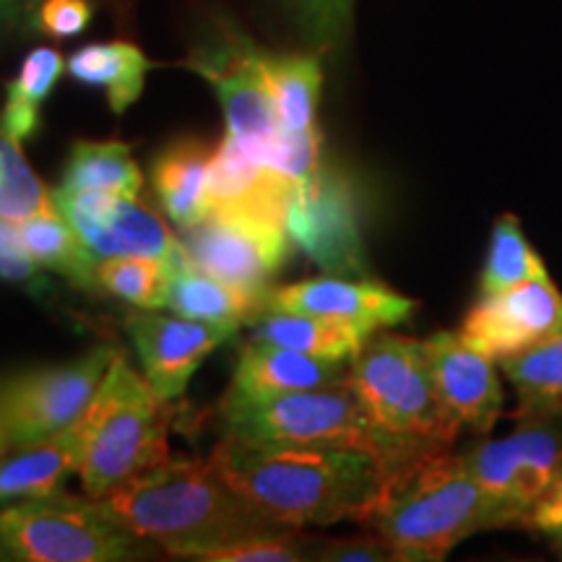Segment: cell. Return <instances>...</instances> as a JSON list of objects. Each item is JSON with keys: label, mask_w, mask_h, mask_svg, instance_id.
<instances>
[{"label": "cell", "mask_w": 562, "mask_h": 562, "mask_svg": "<svg viewBox=\"0 0 562 562\" xmlns=\"http://www.w3.org/2000/svg\"><path fill=\"white\" fill-rule=\"evenodd\" d=\"M100 503L131 533L188 560L224 544L292 531L237 495L211 459H167Z\"/></svg>", "instance_id": "cell-1"}, {"label": "cell", "mask_w": 562, "mask_h": 562, "mask_svg": "<svg viewBox=\"0 0 562 562\" xmlns=\"http://www.w3.org/2000/svg\"><path fill=\"white\" fill-rule=\"evenodd\" d=\"M209 459L237 495L290 529L357 521L381 480L375 459L334 448L224 438Z\"/></svg>", "instance_id": "cell-2"}, {"label": "cell", "mask_w": 562, "mask_h": 562, "mask_svg": "<svg viewBox=\"0 0 562 562\" xmlns=\"http://www.w3.org/2000/svg\"><path fill=\"white\" fill-rule=\"evenodd\" d=\"M357 524L381 537L396 562L442 560L472 533L497 529L487 495L451 448H422L383 469Z\"/></svg>", "instance_id": "cell-3"}, {"label": "cell", "mask_w": 562, "mask_h": 562, "mask_svg": "<svg viewBox=\"0 0 562 562\" xmlns=\"http://www.w3.org/2000/svg\"><path fill=\"white\" fill-rule=\"evenodd\" d=\"M224 438L258 442V446L286 448H334L357 451L389 469L406 456L422 451L372 422L364 404L349 381L313 391L277 393V396L248 398L229 393L220 404Z\"/></svg>", "instance_id": "cell-4"}, {"label": "cell", "mask_w": 562, "mask_h": 562, "mask_svg": "<svg viewBox=\"0 0 562 562\" xmlns=\"http://www.w3.org/2000/svg\"><path fill=\"white\" fill-rule=\"evenodd\" d=\"M170 402H161L144 375L117 351L83 427L81 487L102 501L170 459Z\"/></svg>", "instance_id": "cell-5"}, {"label": "cell", "mask_w": 562, "mask_h": 562, "mask_svg": "<svg viewBox=\"0 0 562 562\" xmlns=\"http://www.w3.org/2000/svg\"><path fill=\"white\" fill-rule=\"evenodd\" d=\"M349 383L378 427L422 448H451L461 425L442 404L425 341L372 334L349 360Z\"/></svg>", "instance_id": "cell-6"}, {"label": "cell", "mask_w": 562, "mask_h": 562, "mask_svg": "<svg viewBox=\"0 0 562 562\" xmlns=\"http://www.w3.org/2000/svg\"><path fill=\"white\" fill-rule=\"evenodd\" d=\"M0 533L21 562H121L146 558L149 550L100 501L63 490L3 505Z\"/></svg>", "instance_id": "cell-7"}, {"label": "cell", "mask_w": 562, "mask_h": 562, "mask_svg": "<svg viewBox=\"0 0 562 562\" xmlns=\"http://www.w3.org/2000/svg\"><path fill=\"white\" fill-rule=\"evenodd\" d=\"M461 459L487 495L497 529H526L533 505L562 469V427L558 419H524L505 438L469 446Z\"/></svg>", "instance_id": "cell-8"}, {"label": "cell", "mask_w": 562, "mask_h": 562, "mask_svg": "<svg viewBox=\"0 0 562 562\" xmlns=\"http://www.w3.org/2000/svg\"><path fill=\"white\" fill-rule=\"evenodd\" d=\"M117 351L94 347L79 360L0 381V409L13 448L53 438L87 417Z\"/></svg>", "instance_id": "cell-9"}, {"label": "cell", "mask_w": 562, "mask_h": 562, "mask_svg": "<svg viewBox=\"0 0 562 562\" xmlns=\"http://www.w3.org/2000/svg\"><path fill=\"white\" fill-rule=\"evenodd\" d=\"M180 243L201 271L269 297L271 279L290 256L292 240L284 224L209 209L193 227L182 229Z\"/></svg>", "instance_id": "cell-10"}, {"label": "cell", "mask_w": 562, "mask_h": 562, "mask_svg": "<svg viewBox=\"0 0 562 562\" xmlns=\"http://www.w3.org/2000/svg\"><path fill=\"white\" fill-rule=\"evenodd\" d=\"M186 66L211 83L227 117V136L266 161L279 138L266 55L240 34L199 47Z\"/></svg>", "instance_id": "cell-11"}, {"label": "cell", "mask_w": 562, "mask_h": 562, "mask_svg": "<svg viewBox=\"0 0 562 562\" xmlns=\"http://www.w3.org/2000/svg\"><path fill=\"white\" fill-rule=\"evenodd\" d=\"M55 206L79 232L94 258L149 256L170 263L172 271L193 266L191 256L159 214L128 195L108 191H53Z\"/></svg>", "instance_id": "cell-12"}, {"label": "cell", "mask_w": 562, "mask_h": 562, "mask_svg": "<svg viewBox=\"0 0 562 562\" xmlns=\"http://www.w3.org/2000/svg\"><path fill=\"white\" fill-rule=\"evenodd\" d=\"M560 331L562 294L550 277L482 294L459 328L463 341L495 362L521 355Z\"/></svg>", "instance_id": "cell-13"}, {"label": "cell", "mask_w": 562, "mask_h": 562, "mask_svg": "<svg viewBox=\"0 0 562 562\" xmlns=\"http://www.w3.org/2000/svg\"><path fill=\"white\" fill-rule=\"evenodd\" d=\"M286 235L323 271L341 277L364 269L355 199L339 175L321 170L313 182L294 191L286 211Z\"/></svg>", "instance_id": "cell-14"}, {"label": "cell", "mask_w": 562, "mask_h": 562, "mask_svg": "<svg viewBox=\"0 0 562 562\" xmlns=\"http://www.w3.org/2000/svg\"><path fill=\"white\" fill-rule=\"evenodd\" d=\"M133 347L140 357L144 378L161 402H175L186 393L201 362L235 334V328L214 326L182 315L138 313L125 321Z\"/></svg>", "instance_id": "cell-15"}, {"label": "cell", "mask_w": 562, "mask_h": 562, "mask_svg": "<svg viewBox=\"0 0 562 562\" xmlns=\"http://www.w3.org/2000/svg\"><path fill=\"white\" fill-rule=\"evenodd\" d=\"M414 307H417V300L398 294L381 281L344 279L336 273L279 286L266 297V311L318 315V318L360 328L368 336L404 323Z\"/></svg>", "instance_id": "cell-16"}, {"label": "cell", "mask_w": 562, "mask_h": 562, "mask_svg": "<svg viewBox=\"0 0 562 562\" xmlns=\"http://www.w3.org/2000/svg\"><path fill=\"white\" fill-rule=\"evenodd\" d=\"M435 389L461 427L487 435L503 414L505 393L495 360L463 341L459 331H438L425 339Z\"/></svg>", "instance_id": "cell-17"}, {"label": "cell", "mask_w": 562, "mask_h": 562, "mask_svg": "<svg viewBox=\"0 0 562 562\" xmlns=\"http://www.w3.org/2000/svg\"><path fill=\"white\" fill-rule=\"evenodd\" d=\"M297 188L232 136L214 149L206 180V211H243L258 220L284 224Z\"/></svg>", "instance_id": "cell-18"}, {"label": "cell", "mask_w": 562, "mask_h": 562, "mask_svg": "<svg viewBox=\"0 0 562 562\" xmlns=\"http://www.w3.org/2000/svg\"><path fill=\"white\" fill-rule=\"evenodd\" d=\"M349 381V364L344 360L302 355L277 344L250 341L240 351L229 393L248 398L277 396V393L326 389Z\"/></svg>", "instance_id": "cell-19"}, {"label": "cell", "mask_w": 562, "mask_h": 562, "mask_svg": "<svg viewBox=\"0 0 562 562\" xmlns=\"http://www.w3.org/2000/svg\"><path fill=\"white\" fill-rule=\"evenodd\" d=\"M83 427H68L53 438L16 446L0 461V505L60 492L81 469Z\"/></svg>", "instance_id": "cell-20"}, {"label": "cell", "mask_w": 562, "mask_h": 562, "mask_svg": "<svg viewBox=\"0 0 562 562\" xmlns=\"http://www.w3.org/2000/svg\"><path fill=\"white\" fill-rule=\"evenodd\" d=\"M214 149L201 138L172 140L151 161L154 191L161 209L180 229L193 227L206 214V180Z\"/></svg>", "instance_id": "cell-21"}, {"label": "cell", "mask_w": 562, "mask_h": 562, "mask_svg": "<svg viewBox=\"0 0 562 562\" xmlns=\"http://www.w3.org/2000/svg\"><path fill=\"white\" fill-rule=\"evenodd\" d=\"M167 307L182 318H193L214 326L240 328L243 323L258 321L266 311L263 294L240 290L229 281L211 277L199 266L172 271Z\"/></svg>", "instance_id": "cell-22"}, {"label": "cell", "mask_w": 562, "mask_h": 562, "mask_svg": "<svg viewBox=\"0 0 562 562\" xmlns=\"http://www.w3.org/2000/svg\"><path fill=\"white\" fill-rule=\"evenodd\" d=\"M154 63L133 42H94L83 45L66 60V70L83 87H100L115 115L138 102L146 74Z\"/></svg>", "instance_id": "cell-23"}, {"label": "cell", "mask_w": 562, "mask_h": 562, "mask_svg": "<svg viewBox=\"0 0 562 562\" xmlns=\"http://www.w3.org/2000/svg\"><path fill=\"white\" fill-rule=\"evenodd\" d=\"M252 326H256L252 341L277 344V347L302 351V355L311 357H323V360L347 362L370 339L360 328L305 313L266 311L261 318L252 321Z\"/></svg>", "instance_id": "cell-24"}, {"label": "cell", "mask_w": 562, "mask_h": 562, "mask_svg": "<svg viewBox=\"0 0 562 562\" xmlns=\"http://www.w3.org/2000/svg\"><path fill=\"white\" fill-rule=\"evenodd\" d=\"M16 229L24 248L42 269L60 273L63 279L81 290L100 286L97 284L94 252L83 245L79 232L70 227V222L58 209L26 216L16 222Z\"/></svg>", "instance_id": "cell-25"}, {"label": "cell", "mask_w": 562, "mask_h": 562, "mask_svg": "<svg viewBox=\"0 0 562 562\" xmlns=\"http://www.w3.org/2000/svg\"><path fill=\"white\" fill-rule=\"evenodd\" d=\"M497 364L518 396V417L562 419V331Z\"/></svg>", "instance_id": "cell-26"}, {"label": "cell", "mask_w": 562, "mask_h": 562, "mask_svg": "<svg viewBox=\"0 0 562 562\" xmlns=\"http://www.w3.org/2000/svg\"><path fill=\"white\" fill-rule=\"evenodd\" d=\"M144 175L123 140H76L63 167L66 191H108L136 199Z\"/></svg>", "instance_id": "cell-27"}, {"label": "cell", "mask_w": 562, "mask_h": 562, "mask_svg": "<svg viewBox=\"0 0 562 562\" xmlns=\"http://www.w3.org/2000/svg\"><path fill=\"white\" fill-rule=\"evenodd\" d=\"M266 79H269L273 110L279 131L297 133L315 128L323 70L315 55H266Z\"/></svg>", "instance_id": "cell-28"}, {"label": "cell", "mask_w": 562, "mask_h": 562, "mask_svg": "<svg viewBox=\"0 0 562 562\" xmlns=\"http://www.w3.org/2000/svg\"><path fill=\"white\" fill-rule=\"evenodd\" d=\"M66 60L53 47H37L21 63L16 79L5 87V104L0 112L5 133L19 144L40 131V108L58 87Z\"/></svg>", "instance_id": "cell-29"}, {"label": "cell", "mask_w": 562, "mask_h": 562, "mask_svg": "<svg viewBox=\"0 0 562 562\" xmlns=\"http://www.w3.org/2000/svg\"><path fill=\"white\" fill-rule=\"evenodd\" d=\"M544 277H550V271H547L542 256L533 250L529 237H526L521 220L513 214H503L492 227L487 261H484L480 279V294H495L524 284V281Z\"/></svg>", "instance_id": "cell-30"}, {"label": "cell", "mask_w": 562, "mask_h": 562, "mask_svg": "<svg viewBox=\"0 0 562 562\" xmlns=\"http://www.w3.org/2000/svg\"><path fill=\"white\" fill-rule=\"evenodd\" d=\"M97 284L140 311H161L170 297L172 269L149 256L102 258L97 263Z\"/></svg>", "instance_id": "cell-31"}, {"label": "cell", "mask_w": 562, "mask_h": 562, "mask_svg": "<svg viewBox=\"0 0 562 562\" xmlns=\"http://www.w3.org/2000/svg\"><path fill=\"white\" fill-rule=\"evenodd\" d=\"M53 191L37 178V172L26 165L21 144L13 140L0 121V216L21 222L40 211H53Z\"/></svg>", "instance_id": "cell-32"}, {"label": "cell", "mask_w": 562, "mask_h": 562, "mask_svg": "<svg viewBox=\"0 0 562 562\" xmlns=\"http://www.w3.org/2000/svg\"><path fill=\"white\" fill-rule=\"evenodd\" d=\"M300 529L271 533V537L245 539V542L224 544L203 552V562H300L311 560V544L302 542Z\"/></svg>", "instance_id": "cell-33"}, {"label": "cell", "mask_w": 562, "mask_h": 562, "mask_svg": "<svg viewBox=\"0 0 562 562\" xmlns=\"http://www.w3.org/2000/svg\"><path fill=\"white\" fill-rule=\"evenodd\" d=\"M0 279L16 284L34 297H50L53 284L42 273V266L21 243L16 222L0 216Z\"/></svg>", "instance_id": "cell-34"}, {"label": "cell", "mask_w": 562, "mask_h": 562, "mask_svg": "<svg viewBox=\"0 0 562 562\" xmlns=\"http://www.w3.org/2000/svg\"><path fill=\"white\" fill-rule=\"evenodd\" d=\"M94 19V5L89 0H42L34 13V30L55 40H68L87 32Z\"/></svg>", "instance_id": "cell-35"}, {"label": "cell", "mask_w": 562, "mask_h": 562, "mask_svg": "<svg viewBox=\"0 0 562 562\" xmlns=\"http://www.w3.org/2000/svg\"><path fill=\"white\" fill-rule=\"evenodd\" d=\"M302 26L318 45L328 47L341 37L349 26L355 0H294Z\"/></svg>", "instance_id": "cell-36"}, {"label": "cell", "mask_w": 562, "mask_h": 562, "mask_svg": "<svg viewBox=\"0 0 562 562\" xmlns=\"http://www.w3.org/2000/svg\"><path fill=\"white\" fill-rule=\"evenodd\" d=\"M311 560H334V562H396V554L381 537L355 539H331L318 547H311Z\"/></svg>", "instance_id": "cell-37"}, {"label": "cell", "mask_w": 562, "mask_h": 562, "mask_svg": "<svg viewBox=\"0 0 562 562\" xmlns=\"http://www.w3.org/2000/svg\"><path fill=\"white\" fill-rule=\"evenodd\" d=\"M558 526H562V469L542 495V501L533 505L529 521H526V529L542 533L558 529Z\"/></svg>", "instance_id": "cell-38"}, {"label": "cell", "mask_w": 562, "mask_h": 562, "mask_svg": "<svg viewBox=\"0 0 562 562\" xmlns=\"http://www.w3.org/2000/svg\"><path fill=\"white\" fill-rule=\"evenodd\" d=\"M42 0H0V30L19 24H34V13Z\"/></svg>", "instance_id": "cell-39"}, {"label": "cell", "mask_w": 562, "mask_h": 562, "mask_svg": "<svg viewBox=\"0 0 562 562\" xmlns=\"http://www.w3.org/2000/svg\"><path fill=\"white\" fill-rule=\"evenodd\" d=\"M13 448V440H11V432H9V425H5V417H3V409H0V461L5 459V456L11 453Z\"/></svg>", "instance_id": "cell-40"}, {"label": "cell", "mask_w": 562, "mask_h": 562, "mask_svg": "<svg viewBox=\"0 0 562 562\" xmlns=\"http://www.w3.org/2000/svg\"><path fill=\"white\" fill-rule=\"evenodd\" d=\"M544 537L550 539V547H552V552L558 554V558L562 560V526H558V529H552V531H547Z\"/></svg>", "instance_id": "cell-41"}, {"label": "cell", "mask_w": 562, "mask_h": 562, "mask_svg": "<svg viewBox=\"0 0 562 562\" xmlns=\"http://www.w3.org/2000/svg\"><path fill=\"white\" fill-rule=\"evenodd\" d=\"M5 560H13V554L9 550V544H5L3 533H0V562H5Z\"/></svg>", "instance_id": "cell-42"}]
</instances>
